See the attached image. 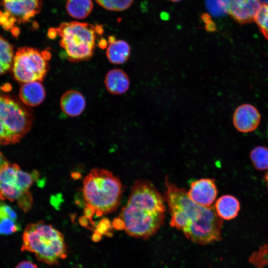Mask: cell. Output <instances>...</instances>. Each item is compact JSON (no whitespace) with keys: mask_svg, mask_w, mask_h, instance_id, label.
<instances>
[{"mask_svg":"<svg viewBox=\"0 0 268 268\" xmlns=\"http://www.w3.org/2000/svg\"><path fill=\"white\" fill-rule=\"evenodd\" d=\"M261 116L253 105L245 104L239 106L235 111L233 122L239 132L248 133L255 130L259 125Z\"/></svg>","mask_w":268,"mask_h":268,"instance_id":"11","label":"cell"},{"mask_svg":"<svg viewBox=\"0 0 268 268\" xmlns=\"http://www.w3.org/2000/svg\"><path fill=\"white\" fill-rule=\"evenodd\" d=\"M165 198L150 181L134 182L127 204L119 217L129 235L144 239L157 233L165 220Z\"/></svg>","mask_w":268,"mask_h":268,"instance_id":"2","label":"cell"},{"mask_svg":"<svg viewBox=\"0 0 268 268\" xmlns=\"http://www.w3.org/2000/svg\"><path fill=\"white\" fill-rule=\"evenodd\" d=\"M83 195L86 204L103 215L114 212L119 206L123 192L122 184L112 172L94 168L83 181Z\"/></svg>","mask_w":268,"mask_h":268,"instance_id":"5","label":"cell"},{"mask_svg":"<svg viewBox=\"0 0 268 268\" xmlns=\"http://www.w3.org/2000/svg\"><path fill=\"white\" fill-rule=\"evenodd\" d=\"M40 174L34 170L29 173L23 171L19 168L17 171L15 187L19 191H28L32 184L38 180Z\"/></svg>","mask_w":268,"mask_h":268,"instance_id":"22","label":"cell"},{"mask_svg":"<svg viewBox=\"0 0 268 268\" xmlns=\"http://www.w3.org/2000/svg\"><path fill=\"white\" fill-rule=\"evenodd\" d=\"M83 212L84 215L89 219L91 224L96 227L95 223L92 220L94 214L96 212L95 209L89 204H86Z\"/></svg>","mask_w":268,"mask_h":268,"instance_id":"27","label":"cell"},{"mask_svg":"<svg viewBox=\"0 0 268 268\" xmlns=\"http://www.w3.org/2000/svg\"><path fill=\"white\" fill-rule=\"evenodd\" d=\"M89 219L84 215L81 216L79 219L80 225L83 227H87ZM90 222V221H89Z\"/></svg>","mask_w":268,"mask_h":268,"instance_id":"31","label":"cell"},{"mask_svg":"<svg viewBox=\"0 0 268 268\" xmlns=\"http://www.w3.org/2000/svg\"><path fill=\"white\" fill-rule=\"evenodd\" d=\"M265 179L267 183L268 187V172H267L265 176Z\"/></svg>","mask_w":268,"mask_h":268,"instance_id":"36","label":"cell"},{"mask_svg":"<svg viewBox=\"0 0 268 268\" xmlns=\"http://www.w3.org/2000/svg\"><path fill=\"white\" fill-rule=\"evenodd\" d=\"M171 0V1H172L176 2V1H180V0Z\"/></svg>","mask_w":268,"mask_h":268,"instance_id":"37","label":"cell"},{"mask_svg":"<svg viewBox=\"0 0 268 268\" xmlns=\"http://www.w3.org/2000/svg\"><path fill=\"white\" fill-rule=\"evenodd\" d=\"M8 21L14 25L15 22L25 23L38 14L41 10V0H1Z\"/></svg>","mask_w":268,"mask_h":268,"instance_id":"8","label":"cell"},{"mask_svg":"<svg viewBox=\"0 0 268 268\" xmlns=\"http://www.w3.org/2000/svg\"><path fill=\"white\" fill-rule=\"evenodd\" d=\"M15 210L4 202L0 201V235H9L20 230Z\"/></svg>","mask_w":268,"mask_h":268,"instance_id":"15","label":"cell"},{"mask_svg":"<svg viewBox=\"0 0 268 268\" xmlns=\"http://www.w3.org/2000/svg\"><path fill=\"white\" fill-rule=\"evenodd\" d=\"M33 111L15 97L0 92V144L19 142L30 131Z\"/></svg>","mask_w":268,"mask_h":268,"instance_id":"6","label":"cell"},{"mask_svg":"<svg viewBox=\"0 0 268 268\" xmlns=\"http://www.w3.org/2000/svg\"><path fill=\"white\" fill-rule=\"evenodd\" d=\"M102 235L99 233L97 230H94V233L92 235V239L95 242H98L101 240Z\"/></svg>","mask_w":268,"mask_h":268,"instance_id":"32","label":"cell"},{"mask_svg":"<svg viewBox=\"0 0 268 268\" xmlns=\"http://www.w3.org/2000/svg\"><path fill=\"white\" fill-rule=\"evenodd\" d=\"M130 53L131 48L126 41L116 39L113 42L109 43L106 55L111 63L120 65L128 60Z\"/></svg>","mask_w":268,"mask_h":268,"instance_id":"17","label":"cell"},{"mask_svg":"<svg viewBox=\"0 0 268 268\" xmlns=\"http://www.w3.org/2000/svg\"><path fill=\"white\" fill-rule=\"evenodd\" d=\"M15 268H38V267L30 261H24L19 263Z\"/></svg>","mask_w":268,"mask_h":268,"instance_id":"29","label":"cell"},{"mask_svg":"<svg viewBox=\"0 0 268 268\" xmlns=\"http://www.w3.org/2000/svg\"><path fill=\"white\" fill-rule=\"evenodd\" d=\"M13 57L12 46L0 36V75L6 73L12 67Z\"/></svg>","mask_w":268,"mask_h":268,"instance_id":"20","label":"cell"},{"mask_svg":"<svg viewBox=\"0 0 268 268\" xmlns=\"http://www.w3.org/2000/svg\"><path fill=\"white\" fill-rule=\"evenodd\" d=\"M45 96L44 87L39 81L24 83L19 90L21 101L28 107L40 105L44 101Z\"/></svg>","mask_w":268,"mask_h":268,"instance_id":"13","label":"cell"},{"mask_svg":"<svg viewBox=\"0 0 268 268\" xmlns=\"http://www.w3.org/2000/svg\"><path fill=\"white\" fill-rule=\"evenodd\" d=\"M71 176L72 178L75 180L79 179L81 177V174L77 172H72Z\"/></svg>","mask_w":268,"mask_h":268,"instance_id":"34","label":"cell"},{"mask_svg":"<svg viewBox=\"0 0 268 268\" xmlns=\"http://www.w3.org/2000/svg\"><path fill=\"white\" fill-rule=\"evenodd\" d=\"M204 22L205 23L206 28L209 31H215L216 30V27L214 23L211 20L209 15L204 14L203 15V18Z\"/></svg>","mask_w":268,"mask_h":268,"instance_id":"28","label":"cell"},{"mask_svg":"<svg viewBox=\"0 0 268 268\" xmlns=\"http://www.w3.org/2000/svg\"><path fill=\"white\" fill-rule=\"evenodd\" d=\"M262 4L260 0H230L229 15L240 24L255 21Z\"/></svg>","mask_w":268,"mask_h":268,"instance_id":"10","label":"cell"},{"mask_svg":"<svg viewBox=\"0 0 268 268\" xmlns=\"http://www.w3.org/2000/svg\"><path fill=\"white\" fill-rule=\"evenodd\" d=\"M62 110L67 116L77 117L82 114L86 106L83 95L79 91L70 90L63 94L60 99Z\"/></svg>","mask_w":268,"mask_h":268,"instance_id":"12","label":"cell"},{"mask_svg":"<svg viewBox=\"0 0 268 268\" xmlns=\"http://www.w3.org/2000/svg\"><path fill=\"white\" fill-rule=\"evenodd\" d=\"M113 227L116 230H124V224L122 221L119 218H115L112 222Z\"/></svg>","mask_w":268,"mask_h":268,"instance_id":"30","label":"cell"},{"mask_svg":"<svg viewBox=\"0 0 268 268\" xmlns=\"http://www.w3.org/2000/svg\"><path fill=\"white\" fill-rule=\"evenodd\" d=\"M104 81L107 90L114 95H121L125 93L130 85L128 75L120 68L109 70L105 76Z\"/></svg>","mask_w":268,"mask_h":268,"instance_id":"14","label":"cell"},{"mask_svg":"<svg viewBox=\"0 0 268 268\" xmlns=\"http://www.w3.org/2000/svg\"><path fill=\"white\" fill-rule=\"evenodd\" d=\"M49 51H41L27 46L19 48L14 55L12 71L14 78L21 83L42 81L49 68Z\"/></svg>","mask_w":268,"mask_h":268,"instance_id":"7","label":"cell"},{"mask_svg":"<svg viewBox=\"0 0 268 268\" xmlns=\"http://www.w3.org/2000/svg\"><path fill=\"white\" fill-rule=\"evenodd\" d=\"M230 0H205L206 8L215 17H221L229 12Z\"/></svg>","mask_w":268,"mask_h":268,"instance_id":"23","label":"cell"},{"mask_svg":"<svg viewBox=\"0 0 268 268\" xmlns=\"http://www.w3.org/2000/svg\"><path fill=\"white\" fill-rule=\"evenodd\" d=\"M133 0H95L102 7L112 11H122L129 8Z\"/></svg>","mask_w":268,"mask_h":268,"instance_id":"25","label":"cell"},{"mask_svg":"<svg viewBox=\"0 0 268 268\" xmlns=\"http://www.w3.org/2000/svg\"><path fill=\"white\" fill-rule=\"evenodd\" d=\"M255 21L256 22L260 31L268 40V3L264 2L258 12Z\"/></svg>","mask_w":268,"mask_h":268,"instance_id":"24","label":"cell"},{"mask_svg":"<svg viewBox=\"0 0 268 268\" xmlns=\"http://www.w3.org/2000/svg\"><path fill=\"white\" fill-rule=\"evenodd\" d=\"M22 241V251L34 253L39 261L49 265L58 264L67 256L64 235L44 220L28 224L23 232Z\"/></svg>","mask_w":268,"mask_h":268,"instance_id":"3","label":"cell"},{"mask_svg":"<svg viewBox=\"0 0 268 268\" xmlns=\"http://www.w3.org/2000/svg\"><path fill=\"white\" fill-rule=\"evenodd\" d=\"M32 195L29 190L22 192L14 186L0 182V199L16 201L21 209L26 207L30 203Z\"/></svg>","mask_w":268,"mask_h":268,"instance_id":"16","label":"cell"},{"mask_svg":"<svg viewBox=\"0 0 268 268\" xmlns=\"http://www.w3.org/2000/svg\"><path fill=\"white\" fill-rule=\"evenodd\" d=\"M165 185L164 198L171 214V227L200 245L221 240L222 220L214 206H204L196 203L185 189L173 184L167 176Z\"/></svg>","mask_w":268,"mask_h":268,"instance_id":"1","label":"cell"},{"mask_svg":"<svg viewBox=\"0 0 268 268\" xmlns=\"http://www.w3.org/2000/svg\"><path fill=\"white\" fill-rule=\"evenodd\" d=\"M8 161L6 160L0 151V169Z\"/></svg>","mask_w":268,"mask_h":268,"instance_id":"33","label":"cell"},{"mask_svg":"<svg viewBox=\"0 0 268 268\" xmlns=\"http://www.w3.org/2000/svg\"><path fill=\"white\" fill-rule=\"evenodd\" d=\"M99 45L100 47L101 48H106V47L107 46V43H106V40H101L100 42L99 43Z\"/></svg>","mask_w":268,"mask_h":268,"instance_id":"35","label":"cell"},{"mask_svg":"<svg viewBox=\"0 0 268 268\" xmlns=\"http://www.w3.org/2000/svg\"><path fill=\"white\" fill-rule=\"evenodd\" d=\"M103 32L101 25L78 21L62 23L59 26L51 28L48 36L60 38L59 44L64 50L67 59L79 62L90 59L93 55L97 36Z\"/></svg>","mask_w":268,"mask_h":268,"instance_id":"4","label":"cell"},{"mask_svg":"<svg viewBox=\"0 0 268 268\" xmlns=\"http://www.w3.org/2000/svg\"><path fill=\"white\" fill-rule=\"evenodd\" d=\"M215 208L218 215L222 219L230 220L235 218L240 210L237 199L231 195H223L216 201Z\"/></svg>","mask_w":268,"mask_h":268,"instance_id":"18","label":"cell"},{"mask_svg":"<svg viewBox=\"0 0 268 268\" xmlns=\"http://www.w3.org/2000/svg\"><path fill=\"white\" fill-rule=\"evenodd\" d=\"M267 134L268 137V128H267Z\"/></svg>","mask_w":268,"mask_h":268,"instance_id":"38","label":"cell"},{"mask_svg":"<svg viewBox=\"0 0 268 268\" xmlns=\"http://www.w3.org/2000/svg\"><path fill=\"white\" fill-rule=\"evenodd\" d=\"M96 229L99 233L102 235H106L110 236L113 233L111 232L113 230V225L111 223L109 219L107 218H102L96 226Z\"/></svg>","mask_w":268,"mask_h":268,"instance_id":"26","label":"cell"},{"mask_svg":"<svg viewBox=\"0 0 268 268\" xmlns=\"http://www.w3.org/2000/svg\"><path fill=\"white\" fill-rule=\"evenodd\" d=\"M188 194L193 201L200 205L204 206L211 205L217 194L214 180L202 178L192 182Z\"/></svg>","mask_w":268,"mask_h":268,"instance_id":"9","label":"cell"},{"mask_svg":"<svg viewBox=\"0 0 268 268\" xmlns=\"http://www.w3.org/2000/svg\"><path fill=\"white\" fill-rule=\"evenodd\" d=\"M66 6L70 16L77 19H83L92 12L93 3L91 0H67Z\"/></svg>","mask_w":268,"mask_h":268,"instance_id":"19","label":"cell"},{"mask_svg":"<svg viewBox=\"0 0 268 268\" xmlns=\"http://www.w3.org/2000/svg\"><path fill=\"white\" fill-rule=\"evenodd\" d=\"M250 156L256 169L259 170L268 169V147L257 146L251 151Z\"/></svg>","mask_w":268,"mask_h":268,"instance_id":"21","label":"cell"}]
</instances>
